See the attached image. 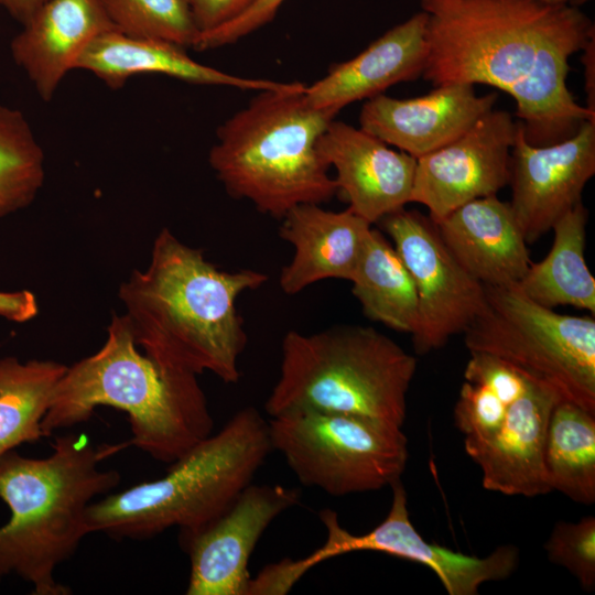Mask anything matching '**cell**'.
<instances>
[{"label":"cell","instance_id":"33","mask_svg":"<svg viewBox=\"0 0 595 595\" xmlns=\"http://www.w3.org/2000/svg\"><path fill=\"white\" fill-rule=\"evenodd\" d=\"M35 295L29 290L0 291V316L15 323H24L37 315Z\"/></svg>","mask_w":595,"mask_h":595},{"label":"cell","instance_id":"19","mask_svg":"<svg viewBox=\"0 0 595 595\" xmlns=\"http://www.w3.org/2000/svg\"><path fill=\"white\" fill-rule=\"evenodd\" d=\"M428 14L419 11L394 25L355 57L333 65L320 80L305 86L317 108L339 112L345 106L383 94L389 87L422 76L428 45Z\"/></svg>","mask_w":595,"mask_h":595},{"label":"cell","instance_id":"27","mask_svg":"<svg viewBox=\"0 0 595 595\" xmlns=\"http://www.w3.org/2000/svg\"><path fill=\"white\" fill-rule=\"evenodd\" d=\"M44 178V152L28 118L0 102V218L28 207Z\"/></svg>","mask_w":595,"mask_h":595},{"label":"cell","instance_id":"29","mask_svg":"<svg viewBox=\"0 0 595 595\" xmlns=\"http://www.w3.org/2000/svg\"><path fill=\"white\" fill-rule=\"evenodd\" d=\"M544 550L549 560L565 567L583 589L595 588V518L583 517L576 522L559 521L553 527Z\"/></svg>","mask_w":595,"mask_h":595},{"label":"cell","instance_id":"1","mask_svg":"<svg viewBox=\"0 0 595 595\" xmlns=\"http://www.w3.org/2000/svg\"><path fill=\"white\" fill-rule=\"evenodd\" d=\"M428 14L422 77L434 87L488 85L516 101L532 145L574 136L595 112L566 83L570 57L595 37L580 7L540 0H420Z\"/></svg>","mask_w":595,"mask_h":595},{"label":"cell","instance_id":"18","mask_svg":"<svg viewBox=\"0 0 595 595\" xmlns=\"http://www.w3.org/2000/svg\"><path fill=\"white\" fill-rule=\"evenodd\" d=\"M111 30L101 0H46L12 37L11 57L47 102L85 48Z\"/></svg>","mask_w":595,"mask_h":595},{"label":"cell","instance_id":"23","mask_svg":"<svg viewBox=\"0 0 595 595\" xmlns=\"http://www.w3.org/2000/svg\"><path fill=\"white\" fill-rule=\"evenodd\" d=\"M586 219L580 203L553 225L549 253L531 262L516 285L528 299L548 309L569 305L595 313V279L584 255Z\"/></svg>","mask_w":595,"mask_h":595},{"label":"cell","instance_id":"21","mask_svg":"<svg viewBox=\"0 0 595 595\" xmlns=\"http://www.w3.org/2000/svg\"><path fill=\"white\" fill-rule=\"evenodd\" d=\"M435 224L459 264L486 286L517 285L532 262L509 202L497 195L470 201Z\"/></svg>","mask_w":595,"mask_h":595},{"label":"cell","instance_id":"22","mask_svg":"<svg viewBox=\"0 0 595 595\" xmlns=\"http://www.w3.org/2000/svg\"><path fill=\"white\" fill-rule=\"evenodd\" d=\"M75 69L94 74L106 86L121 88L143 74L166 75L188 84L240 89H280L289 83L235 76L194 61L185 47L150 37H136L117 30L96 37L79 56Z\"/></svg>","mask_w":595,"mask_h":595},{"label":"cell","instance_id":"12","mask_svg":"<svg viewBox=\"0 0 595 595\" xmlns=\"http://www.w3.org/2000/svg\"><path fill=\"white\" fill-rule=\"evenodd\" d=\"M518 121L493 109L453 142L416 159L411 202L437 223L459 206L497 195L510 181Z\"/></svg>","mask_w":595,"mask_h":595},{"label":"cell","instance_id":"3","mask_svg":"<svg viewBox=\"0 0 595 595\" xmlns=\"http://www.w3.org/2000/svg\"><path fill=\"white\" fill-rule=\"evenodd\" d=\"M98 407L128 415L134 445L171 464L213 433L197 376L164 368L141 353L125 315L115 314L104 345L60 379L42 421L45 436L87 422Z\"/></svg>","mask_w":595,"mask_h":595},{"label":"cell","instance_id":"20","mask_svg":"<svg viewBox=\"0 0 595 595\" xmlns=\"http://www.w3.org/2000/svg\"><path fill=\"white\" fill-rule=\"evenodd\" d=\"M281 220L279 235L294 249L279 277L285 294L326 279L351 280L371 229L369 221L349 207L333 212L321 204L298 205Z\"/></svg>","mask_w":595,"mask_h":595},{"label":"cell","instance_id":"7","mask_svg":"<svg viewBox=\"0 0 595 595\" xmlns=\"http://www.w3.org/2000/svg\"><path fill=\"white\" fill-rule=\"evenodd\" d=\"M281 353L280 374L264 404L270 416L333 412L402 428L416 359L390 337L358 325L289 331Z\"/></svg>","mask_w":595,"mask_h":595},{"label":"cell","instance_id":"17","mask_svg":"<svg viewBox=\"0 0 595 595\" xmlns=\"http://www.w3.org/2000/svg\"><path fill=\"white\" fill-rule=\"evenodd\" d=\"M561 400L553 389L531 381L510 404L496 434L466 452L480 467L485 489L524 497L552 491L545 474L544 446L550 415Z\"/></svg>","mask_w":595,"mask_h":595},{"label":"cell","instance_id":"4","mask_svg":"<svg viewBox=\"0 0 595 595\" xmlns=\"http://www.w3.org/2000/svg\"><path fill=\"white\" fill-rule=\"evenodd\" d=\"M128 442L94 446L84 435L57 436L52 453L26 457L12 450L0 458V498L10 509L0 527V582L17 575L34 595H68L55 569L68 560L88 534L85 515L93 499L120 482L99 463Z\"/></svg>","mask_w":595,"mask_h":595},{"label":"cell","instance_id":"14","mask_svg":"<svg viewBox=\"0 0 595 595\" xmlns=\"http://www.w3.org/2000/svg\"><path fill=\"white\" fill-rule=\"evenodd\" d=\"M594 174L595 120H586L574 136L549 145L528 143L518 122L509 204L527 244L582 203L583 190Z\"/></svg>","mask_w":595,"mask_h":595},{"label":"cell","instance_id":"8","mask_svg":"<svg viewBox=\"0 0 595 595\" xmlns=\"http://www.w3.org/2000/svg\"><path fill=\"white\" fill-rule=\"evenodd\" d=\"M470 351L490 354L562 400L595 413V321L556 313L516 286H486L482 312L464 332Z\"/></svg>","mask_w":595,"mask_h":595},{"label":"cell","instance_id":"10","mask_svg":"<svg viewBox=\"0 0 595 595\" xmlns=\"http://www.w3.org/2000/svg\"><path fill=\"white\" fill-rule=\"evenodd\" d=\"M390 487L392 501L388 515L364 534H354L342 527L335 510L322 509L318 516L326 529V540L309 555L293 560V572L303 576L329 559L357 551H376L428 566L450 595H477L480 585L505 580L517 569L519 550L511 544L499 545L489 555L478 558L426 542L410 520L408 496L401 480Z\"/></svg>","mask_w":595,"mask_h":595},{"label":"cell","instance_id":"25","mask_svg":"<svg viewBox=\"0 0 595 595\" xmlns=\"http://www.w3.org/2000/svg\"><path fill=\"white\" fill-rule=\"evenodd\" d=\"M66 369L54 360L0 358V458L46 437L42 421Z\"/></svg>","mask_w":595,"mask_h":595},{"label":"cell","instance_id":"32","mask_svg":"<svg viewBox=\"0 0 595 595\" xmlns=\"http://www.w3.org/2000/svg\"><path fill=\"white\" fill-rule=\"evenodd\" d=\"M257 0H191L193 17L199 31L216 29L244 13Z\"/></svg>","mask_w":595,"mask_h":595},{"label":"cell","instance_id":"6","mask_svg":"<svg viewBox=\"0 0 595 595\" xmlns=\"http://www.w3.org/2000/svg\"><path fill=\"white\" fill-rule=\"evenodd\" d=\"M272 451L268 421L246 407L172 462L161 478L91 502L85 515L87 531L149 539L177 527L180 537L194 534L252 483Z\"/></svg>","mask_w":595,"mask_h":595},{"label":"cell","instance_id":"16","mask_svg":"<svg viewBox=\"0 0 595 595\" xmlns=\"http://www.w3.org/2000/svg\"><path fill=\"white\" fill-rule=\"evenodd\" d=\"M337 191L349 208L371 225L411 202L416 159L375 136L333 120L318 142Z\"/></svg>","mask_w":595,"mask_h":595},{"label":"cell","instance_id":"13","mask_svg":"<svg viewBox=\"0 0 595 595\" xmlns=\"http://www.w3.org/2000/svg\"><path fill=\"white\" fill-rule=\"evenodd\" d=\"M301 491L282 485H248L201 531L181 537L190 556L187 595H247L249 559L263 532L299 505Z\"/></svg>","mask_w":595,"mask_h":595},{"label":"cell","instance_id":"15","mask_svg":"<svg viewBox=\"0 0 595 595\" xmlns=\"http://www.w3.org/2000/svg\"><path fill=\"white\" fill-rule=\"evenodd\" d=\"M497 93L477 95L475 86L441 85L428 94L399 99L380 94L367 99L360 128L414 159L459 138L494 109Z\"/></svg>","mask_w":595,"mask_h":595},{"label":"cell","instance_id":"35","mask_svg":"<svg viewBox=\"0 0 595 595\" xmlns=\"http://www.w3.org/2000/svg\"><path fill=\"white\" fill-rule=\"evenodd\" d=\"M46 0H0V8L8 14L24 24Z\"/></svg>","mask_w":595,"mask_h":595},{"label":"cell","instance_id":"34","mask_svg":"<svg viewBox=\"0 0 595 595\" xmlns=\"http://www.w3.org/2000/svg\"><path fill=\"white\" fill-rule=\"evenodd\" d=\"M581 52V62L584 66V89L587 101L585 107L595 112V37L589 40Z\"/></svg>","mask_w":595,"mask_h":595},{"label":"cell","instance_id":"11","mask_svg":"<svg viewBox=\"0 0 595 595\" xmlns=\"http://www.w3.org/2000/svg\"><path fill=\"white\" fill-rule=\"evenodd\" d=\"M409 270L418 293L420 325L415 349L425 354L445 345L482 312L485 285L451 253L436 224L418 210L400 208L380 219Z\"/></svg>","mask_w":595,"mask_h":595},{"label":"cell","instance_id":"2","mask_svg":"<svg viewBox=\"0 0 595 595\" xmlns=\"http://www.w3.org/2000/svg\"><path fill=\"white\" fill-rule=\"evenodd\" d=\"M267 281L257 270L218 269L162 228L149 266L121 283L119 299L137 345L159 365L236 383L248 342L236 302Z\"/></svg>","mask_w":595,"mask_h":595},{"label":"cell","instance_id":"26","mask_svg":"<svg viewBox=\"0 0 595 595\" xmlns=\"http://www.w3.org/2000/svg\"><path fill=\"white\" fill-rule=\"evenodd\" d=\"M544 467L551 490L582 505L595 502V413L558 402L548 424Z\"/></svg>","mask_w":595,"mask_h":595},{"label":"cell","instance_id":"5","mask_svg":"<svg viewBox=\"0 0 595 595\" xmlns=\"http://www.w3.org/2000/svg\"><path fill=\"white\" fill-rule=\"evenodd\" d=\"M305 85L259 90L217 129L208 162L226 192L282 219L301 204H323L337 191L320 138L337 112L314 107Z\"/></svg>","mask_w":595,"mask_h":595},{"label":"cell","instance_id":"28","mask_svg":"<svg viewBox=\"0 0 595 595\" xmlns=\"http://www.w3.org/2000/svg\"><path fill=\"white\" fill-rule=\"evenodd\" d=\"M115 29L136 37L192 47L199 31L191 0H101Z\"/></svg>","mask_w":595,"mask_h":595},{"label":"cell","instance_id":"9","mask_svg":"<svg viewBox=\"0 0 595 595\" xmlns=\"http://www.w3.org/2000/svg\"><path fill=\"white\" fill-rule=\"evenodd\" d=\"M269 435L298 480L340 497L391 486L409 458L402 428L369 418L318 411L271 416Z\"/></svg>","mask_w":595,"mask_h":595},{"label":"cell","instance_id":"30","mask_svg":"<svg viewBox=\"0 0 595 595\" xmlns=\"http://www.w3.org/2000/svg\"><path fill=\"white\" fill-rule=\"evenodd\" d=\"M512 402L486 385L465 380L454 409L455 425L465 436V452L496 434Z\"/></svg>","mask_w":595,"mask_h":595},{"label":"cell","instance_id":"24","mask_svg":"<svg viewBox=\"0 0 595 595\" xmlns=\"http://www.w3.org/2000/svg\"><path fill=\"white\" fill-rule=\"evenodd\" d=\"M350 282L368 318L416 334L420 309L414 281L393 245L379 230L370 229Z\"/></svg>","mask_w":595,"mask_h":595},{"label":"cell","instance_id":"31","mask_svg":"<svg viewBox=\"0 0 595 595\" xmlns=\"http://www.w3.org/2000/svg\"><path fill=\"white\" fill-rule=\"evenodd\" d=\"M285 0H257L236 19L210 31L198 33L193 48L206 51L232 44L273 20Z\"/></svg>","mask_w":595,"mask_h":595},{"label":"cell","instance_id":"36","mask_svg":"<svg viewBox=\"0 0 595 595\" xmlns=\"http://www.w3.org/2000/svg\"><path fill=\"white\" fill-rule=\"evenodd\" d=\"M540 1L552 2V3H565V4L580 7L581 4H583V3H585V2H587L589 0H540Z\"/></svg>","mask_w":595,"mask_h":595}]
</instances>
